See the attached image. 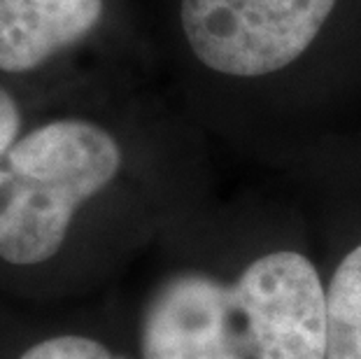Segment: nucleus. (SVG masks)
<instances>
[{
    "label": "nucleus",
    "mask_w": 361,
    "mask_h": 359,
    "mask_svg": "<svg viewBox=\"0 0 361 359\" xmlns=\"http://www.w3.org/2000/svg\"><path fill=\"white\" fill-rule=\"evenodd\" d=\"M103 0H0V73L24 75L84 40Z\"/></svg>",
    "instance_id": "nucleus-4"
},
{
    "label": "nucleus",
    "mask_w": 361,
    "mask_h": 359,
    "mask_svg": "<svg viewBox=\"0 0 361 359\" xmlns=\"http://www.w3.org/2000/svg\"><path fill=\"white\" fill-rule=\"evenodd\" d=\"M336 0H182L194 56L231 78L282 71L314 42Z\"/></svg>",
    "instance_id": "nucleus-3"
},
{
    "label": "nucleus",
    "mask_w": 361,
    "mask_h": 359,
    "mask_svg": "<svg viewBox=\"0 0 361 359\" xmlns=\"http://www.w3.org/2000/svg\"><path fill=\"white\" fill-rule=\"evenodd\" d=\"M329 305L308 257L280 250L235 282L175 269L137 312L135 359H326Z\"/></svg>",
    "instance_id": "nucleus-1"
},
{
    "label": "nucleus",
    "mask_w": 361,
    "mask_h": 359,
    "mask_svg": "<svg viewBox=\"0 0 361 359\" xmlns=\"http://www.w3.org/2000/svg\"><path fill=\"white\" fill-rule=\"evenodd\" d=\"M24 131L26 126H24L21 103L5 84H0V157L17 142V138Z\"/></svg>",
    "instance_id": "nucleus-7"
},
{
    "label": "nucleus",
    "mask_w": 361,
    "mask_h": 359,
    "mask_svg": "<svg viewBox=\"0 0 361 359\" xmlns=\"http://www.w3.org/2000/svg\"><path fill=\"white\" fill-rule=\"evenodd\" d=\"M0 359H135L101 334L54 324L35 303L0 296Z\"/></svg>",
    "instance_id": "nucleus-5"
},
{
    "label": "nucleus",
    "mask_w": 361,
    "mask_h": 359,
    "mask_svg": "<svg viewBox=\"0 0 361 359\" xmlns=\"http://www.w3.org/2000/svg\"><path fill=\"white\" fill-rule=\"evenodd\" d=\"M124 147L87 117L26 128L0 157V296L44 301L80 250L89 208L124 171Z\"/></svg>",
    "instance_id": "nucleus-2"
},
{
    "label": "nucleus",
    "mask_w": 361,
    "mask_h": 359,
    "mask_svg": "<svg viewBox=\"0 0 361 359\" xmlns=\"http://www.w3.org/2000/svg\"><path fill=\"white\" fill-rule=\"evenodd\" d=\"M326 305V359H361V245L338 264Z\"/></svg>",
    "instance_id": "nucleus-6"
}]
</instances>
